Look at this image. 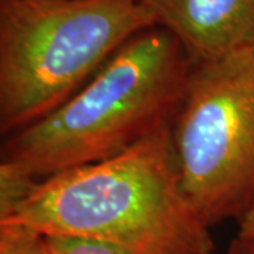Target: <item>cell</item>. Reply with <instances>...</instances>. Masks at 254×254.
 Here are the masks:
<instances>
[{"label":"cell","mask_w":254,"mask_h":254,"mask_svg":"<svg viewBox=\"0 0 254 254\" xmlns=\"http://www.w3.org/2000/svg\"><path fill=\"white\" fill-rule=\"evenodd\" d=\"M0 223L46 236L98 239L133 254H213L215 243L182 190L171 123L109 160L38 181Z\"/></svg>","instance_id":"6da1fadb"},{"label":"cell","mask_w":254,"mask_h":254,"mask_svg":"<svg viewBox=\"0 0 254 254\" xmlns=\"http://www.w3.org/2000/svg\"><path fill=\"white\" fill-rule=\"evenodd\" d=\"M192 66L168 30L138 31L71 99L4 137L0 164L41 181L116 157L173 122Z\"/></svg>","instance_id":"7a4b0ae2"},{"label":"cell","mask_w":254,"mask_h":254,"mask_svg":"<svg viewBox=\"0 0 254 254\" xmlns=\"http://www.w3.org/2000/svg\"><path fill=\"white\" fill-rule=\"evenodd\" d=\"M153 26L143 0H0L1 136L60 108Z\"/></svg>","instance_id":"3957f363"},{"label":"cell","mask_w":254,"mask_h":254,"mask_svg":"<svg viewBox=\"0 0 254 254\" xmlns=\"http://www.w3.org/2000/svg\"><path fill=\"white\" fill-rule=\"evenodd\" d=\"M182 190L206 226L254 200V48L193 63L171 122Z\"/></svg>","instance_id":"277c9868"},{"label":"cell","mask_w":254,"mask_h":254,"mask_svg":"<svg viewBox=\"0 0 254 254\" xmlns=\"http://www.w3.org/2000/svg\"><path fill=\"white\" fill-rule=\"evenodd\" d=\"M153 23L173 33L193 63L254 48V0H143Z\"/></svg>","instance_id":"5b68a950"},{"label":"cell","mask_w":254,"mask_h":254,"mask_svg":"<svg viewBox=\"0 0 254 254\" xmlns=\"http://www.w3.org/2000/svg\"><path fill=\"white\" fill-rule=\"evenodd\" d=\"M0 254H51L46 235L18 223H0Z\"/></svg>","instance_id":"8992f818"},{"label":"cell","mask_w":254,"mask_h":254,"mask_svg":"<svg viewBox=\"0 0 254 254\" xmlns=\"http://www.w3.org/2000/svg\"><path fill=\"white\" fill-rule=\"evenodd\" d=\"M51 254H133L126 249L98 239L78 236H46Z\"/></svg>","instance_id":"52a82bcc"},{"label":"cell","mask_w":254,"mask_h":254,"mask_svg":"<svg viewBox=\"0 0 254 254\" xmlns=\"http://www.w3.org/2000/svg\"><path fill=\"white\" fill-rule=\"evenodd\" d=\"M237 240L246 243H254V200L250 206L243 212V215L237 219Z\"/></svg>","instance_id":"ba28073f"},{"label":"cell","mask_w":254,"mask_h":254,"mask_svg":"<svg viewBox=\"0 0 254 254\" xmlns=\"http://www.w3.org/2000/svg\"><path fill=\"white\" fill-rule=\"evenodd\" d=\"M229 254H254V243H246L235 239V242L230 246Z\"/></svg>","instance_id":"9c48e42d"}]
</instances>
